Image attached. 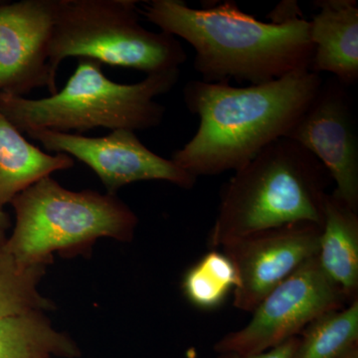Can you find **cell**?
Instances as JSON below:
<instances>
[{"instance_id": "cell-1", "label": "cell", "mask_w": 358, "mask_h": 358, "mask_svg": "<svg viewBox=\"0 0 358 358\" xmlns=\"http://www.w3.org/2000/svg\"><path fill=\"white\" fill-rule=\"evenodd\" d=\"M138 7L141 17L190 44L202 81L259 85L310 70V21L296 1L278 4L270 21L244 13L232 0L204 8L181 0H150Z\"/></svg>"}, {"instance_id": "cell-2", "label": "cell", "mask_w": 358, "mask_h": 358, "mask_svg": "<svg viewBox=\"0 0 358 358\" xmlns=\"http://www.w3.org/2000/svg\"><path fill=\"white\" fill-rule=\"evenodd\" d=\"M322 83L320 75L310 70L243 88L188 82L185 102L199 117V126L171 160L196 178L238 171L271 143L286 138Z\"/></svg>"}, {"instance_id": "cell-3", "label": "cell", "mask_w": 358, "mask_h": 358, "mask_svg": "<svg viewBox=\"0 0 358 358\" xmlns=\"http://www.w3.org/2000/svg\"><path fill=\"white\" fill-rule=\"evenodd\" d=\"M331 176L319 159L288 138H280L235 171L221 193L211 247L282 226H322Z\"/></svg>"}, {"instance_id": "cell-4", "label": "cell", "mask_w": 358, "mask_h": 358, "mask_svg": "<svg viewBox=\"0 0 358 358\" xmlns=\"http://www.w3.org/2000/svg\"><path fill=\"white\" fill-rule=\"evenodd\" d=\"M180 71L148 75L133 84L117 83L102 63L79 58L62 90L47 98L0 93V110L21 133L45 129L84 134L96 128L145 131L159 126L166 107L155 101L178 84Z\"/></svg>"}, {"instance_id": "cell-5", "label": "cell", "mask_w": 358, "mask_h": 358, "mask_svg": "<svg viewBox=\"0 0 358 358\" xmlns=\"http://www.w3.org/2000/svg\"><path fill=\"white\" fill-rule=\"evenodd\" d=\"M15 225L2 248L25 266H48L55 253L89 251L101 238L131 242L138 218L115 194L72 192L47 176L13 199Z\"/></svg>"}, {"instance_id": "cell-6", "label": "cell", "mask_w": 358, "mask_h": 358, "mask_svg": "<svg viewBox=\"0 0 358 358\" xmlns=\"http://www.w3.org/2000/svg\"><path fill=\"white\" fill-rule=\"evenodd\" d=\"M136 0H58L48 48V64L57 81L61 63L70 57L134 69L148 75L179 69L187 59L176 37L141 24Z\"/></svg>"}, {"instance_id": "cell-7", "label": "cell", "mask_w": 358, "mask_h": 358, "mask_svg": "<svg viewBox=\"0 0 358 358\" xmlns=\"http://www.w3.org/2000/svg\"><path fill=\"white\" fill-rule=\"evenodd\" d=\"M348 305L341 289L324 274L317 256L313 257L259 303L246 327L226 334L214 350L244 355L267 352L299 336L324 313Z\"/></svg>"}, {"instance_id": "cell-8", "label": "cell", "mask_w": 358, "mask_h": 358, "mask_svg": "<svg viewBox=\"0 0 358 358\" xmlns=\"http://www.w3.org/2000/svg\"><path fill=\"white\" fill-rule=\"evenodd\" d=\"M25 134L48 152L65 154L83 162L110 194H117L124 186L140 181H166L185 189L194 187L197 181L173 160L152 152L136 131L129 129H115L96 138L45 129H30Z\"/></svg>"}, {"instance_id": "cell-9", "label": "cell", "mask_w": 358, "mask_h": 358, "mask_svg": "<svg viewBox=\"0 0 358 358\" xmlns=\"http://www.w3.org/2000/svg\"><path fill=\"white\" fill-rule=\"evenodd\" d=\"M286 138L319 159L336 183L331 193L358 212V138L348 87L334 77L322 81Z\"/></svg>"}, {"instance_id": "cell-10", "label": "cell", "mask_w": 358, "mask_h": 358, "mask_svg": "<svg viewBox=\"0 0 358 358\" xmlns=\"http://www.w3.org/2000/svg\"><path fill=\"white\" fill-rule=\"evenodd\" d=\"M320 233L322 226L317 224L299 222L255 233L221 247L236 268L234 307L253 313L278 285L317 256Z\"/></svg>"}, {"instance_id": "cell-11", "label": "cell", "mask_w": 358, "mask_h": 358, "mask_svg": "<svg viewBox=\"0 0 358 358\" xmlns=\"http://www.w3.org/2000/svg\"><path fill=\"white\" fill-rule=\"evenodd\" d=\"M58 0L0 4V93L24 96L46 87L57 90L48 48Z\"/></svg>"}, {"instance_id": "cell-12", "label": "cell", "mask_w": 358, "mask_h": 358, "mask_svg": "<svg viewBox=\"0 0 358 358\" xmlns=\"http://www.w3.org/2000/svg\"><path fill=\"white\" fill-rule=\"evenodd\" d=\"M310 21L313 46L310 71L329 73L346 87L358 80V4L357 0H319Z\"/></svg>"}, {"instance_id": "cell-13", "label": "cell", "mask_w": 358, "mask_h": 358, "mask_svg": "<svg viewBox=\"0 0 358 358\" xmlns=\"http://www.w3.org/2000/svg\"><path fill=\"white\" fill-rule=\"evenodd\" d=\"M74 166L69 155L47 154L32 145L0 110V215L3 207L28 187Z\"/></svg>"}, {"instance_id": "cell-14", "label": "cell", "mask_w": 358, "mask_h": 358, "mask_svg": "<svg viewBox=\"0 0 358 358\" xmlns=\"http://www.w3.org/2000/svg\"><path fill=\"white\" fill-rule=\"evenodd\" d=\"M317 259L348 303L358 300V212L329 193Z\"/></svg>"}, {"instance_id": "cell-15", "label": "cell", "mask_w": 358, "mask_h": 358, "mask_svg": "<svg viewBox=\"0 0 358 358\" xmlns=\"http://www.w3.org/2000/svg\"><path fill=\"white\" fill-rule=\"evenodd\" d=\"M79 346L43 312L0 320V358H77Z\"/></svg>"}, {"instance_id": "cell-16", "label": "cell", "mask_w": 358, "mask_h": 358, "mask_svg": "<svg viewBox=\"0 0 358 358\" xmlns=\"http://www.w3.org/2000/svg\"><path fill=\"white\" fill-rule=\"evenodd\" d=\"M358 346V300L313 320L299 336L293 358H343Z\"/></svg>"}, {"instance_id": "cell-17", "label": "cell", "mask_w": 358, "mask_h": 358, "mask_svg": "<svg viewBox=\"0 0 358 358\" xmlns=\"http://www.w3.org/2000/svg\"><path fill=\"white\" fill-rule=\"evenodd\" d=\"M46 267L22 265L0 246V320L54 308L39 291Z\"/></svg>"}, {"instance_id": "cell-18", "label": "cell", "mask_w": 358, "mask_h": 358, "mask_svg": "<svg viewBox=\"0 0 358 358\" xmlns=\"http://www.w3.org/2000/svg\"><path fill=\"white\" fill-rule=\"evenodd\" d=\"M237 282L236 268L230 259L223 252L211 251L188 270L182 289L193 306L211 310L222 303Z\"/></svg>"}, {"instance_id": "cell-19", "label": "cell", "mask_w": 358, "mask_h": 358, "mask_svg": "<svg viewBox=\"0 0 358 358\" xmlns=\"http://www.w3.org/2000/svg\"><path fill=\"white\" fill-rule=\"evenodd\" d=\"M299 343V336H294L281 343V345L271 348L267 352L257 353V355H244L235 352L218 353L216 358H293L294 350Z\"/></svg>"}, {"instance_id": "cell-20", "label": "cell", "mask_w": 358, "mask_h": 358, "mask_svg": "<svg viewBox=\"0 0 358 358\" xmlns=\"http://www.w3.org/2000/svg\"><path fill=\"white\" fill-rule=\"evenodd\" d=\"M343 358H358V346L357 348H353L352 350H350V352Z\"/></svg>"}, {"instance_id": "cell-21", "label": "cell", "mask_w": 358, "mask_h": 358, "mask_svg": "<svg viewBox=\"0 0 358 358\" xmlns=\"http://www.w3.org/2000/svg\"><path fill=\"white\" fill-rule=\"evenodd\" d=\"M7 222V218H6V216L4 215H0V229H1V228H3L4 226H6V224Z\"/></svg>"}, {"instance_id": "cell-22", "label": "cell", "mask_w": 358, "mask_h": 358, "mask_svg": "<svg viewBox=\"0 0 358 358\" xmlns=\"http://www.w3.org/2000/svg\"><path fill=\"white\" fill-rule=\"evenodd\" d=\"M3 242H2L1 236H0V246H1L2 244H3Z\"/></svg>"}]
</instances>
